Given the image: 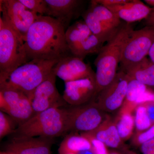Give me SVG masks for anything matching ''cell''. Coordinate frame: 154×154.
I'll list each match as a JSON object with an SVG mask.
<instances>
[{"mask_svg": "<svg viewBox=\"0 0 154 154\" xmlns=\"http://www.w3.org/2000/svg\"><path fill=\"white\" fill-rule=\"evenodd\" d=\"M82 16L92 34L106 42L114 35L119 28L113 29L107 27L96 17L90 8L83 12Z\"/></svg>", "mask_w": 154, "mask_h": 154, "instance_id": "obj_21", "label": "cell"}, {"mask_svg": "<svg viewBox=\"0 0 154 154\" xmlns=\"http://www.w3.org/2000/svg\"><path fill=\"white\" fill-rule=\"evenodd\" d=\"M148 55L149 57L150 60L154 63V42L149 51Z\"/></svg>", "mask_w": 154, "mask_h": 154, "instance_id": "obj_35", "label": "cell"}, {"mask_svg": "<svg viewBox=\"0 0 154 154\" xmlns=\"http://www.w3.org/2000/svg\"><path fill=\"white\" fill-rule=\"evenodd\" d=\"M146 109L147 112L150 119L152 125H154V101L143 103Z\"/></svg>", "mask_w": 154, "mask_h": 154, "instance_id": "obj_33", "label": "cell"}, {"mask_svg": "<svg viewBox=\"0 0 154 154\" xmlns=\"http://www.w3.org/2000/svg\"><path fill=\"white\" fill-rule=\"evenodd\" d=\"M114 121L122 140L124 142L132 137L135 127L134 116L132 113L119 112Z\"/></svg>", "mask_w": 154, "mask_h": 154, "instance_id": "obj_25", "label": "cell"}, {"mask_svg": "<svg viewBox=\"0 0 154 154\" xmlns=\"http://www.w3.org/2000/svg\"><path fill=\"white\" fill-rule=\"evenodd\" d=\"M89 8L101 22L109 28L117 29L122 24L121 19L110 9L96 3L95 0L91 1Z\"/></svg>", "mask_w": 154, "mask_h": 154, "instance_id": "obj_24", "label": "cell"}, {"mask_svg": "<svg viewBox=\"0 0 154 154\" xmlns=\"http://www.w3.org/2000/svg\"><path fill=\"white\" fill-rule=\"evenodd\" d=\"M134 30L132 24L122 23L98 54L94 61L97 95L116 76L125 47Z\"/></svg>", "mask_w": 154, "mask_h": 154, "instance_id": "obj_2", "label": "cell"}, {"mask_svg": "<svg viewBox=\"0 0 154 154\" xmlns=\"http://www.w3.org/2000/svg\"><path fill=\"white\" fill-rule=\"evenodd\" d=\"M88 132L92 136L103 143L107 147L119 149L126 147L122 140L116 128L115 121L107 116L99 126Z\"/></svg>", "mask_w": 154, "mask_h": 154, "instance_id": "obj_17", "label": "cell"}, {"mask_svg": "<svg viewBox=\"0 0 154 154\" xmlns=\"http://www.w3.org/2000/svg\"><path fill=\"white\" fill-rule=\"evenodd\" d=\"M130 79L121 69L110 85L98 94L93 100L102 111L113 112L121 108L125 99Z\"/></svg>", "mask_w": 154, "mask_h": 154, "instance_id": "obj_10", "label": "cell"}, {"mask_svg": "<svg viewBox=\"0 0 154 154\" xmlns=\"http://www.w3.org/2000/svg\"><path fill=\"white\" fill-rule=\"evenodd\" d=\"M59 60L33 59L8 73H0V89L21 91L30 99Z\"/></svg>", "mask_w": 154, "mask_h": 154, "instance_id": "obj_3", "label": "cell"}, {"mask_svg": "<svg viewBox=\"0 0 154 154\" xmlns=\"http://www.w3.org/2000/svg\"><path fill=\"white\" fill-rule=\"evenodd\" d=\"M144 2L147 5L152 7L154 9V0H145Z\"/></svg>", "mask_w": 154, "mask_h": 154, "instance_id": "obj_38", "label": "cell"}, {"mask_svg": "<svg viewBox=\"0 0 154 154\" xmlns=\"http://www.w3.org/2000/svg\"><path fill=\"white\" fill-rule=\"evenodd\" d=\"M65 109L66 132H89L99 126L105 118L102 110L92 101Z\"/></svg>", "mask_w": 154, "mask_h": 154, "instance_id": "obj_7", "label": "cell"}, {"mask_svg": "<svg viewBox=\"0 0 154 154\" xmlns=\"http://www.w3.org/2000/svg\"><path fill=\"white\" fill-rule=\"evenodd\" d=\"M145 20V23L146 26L154 28V9L151 14L149 15L148 17H147Z\"/></svg>", "mask_w": 154, "mask_h": 154, "instance_id": "obj_34", "label": "cell"}, {"mask_svg": "<svg viewBox=\"0 0 154 154\" xmlns=\"http://www.w3.org/2000/svg\"><path fill=\"white\" fill-rule=\"evenodd\" d=\"M16 122L10 116L4 113L2 111L0 112V138L8 135L14 133L16 128H15L14 122Z\"/></svg>", "mask_w": 154, "mask_h": 154, "instance_id": "obj_27", "label": "cell"}, {"mask_svg": "<svg viewBox=\"0 0 154 154\" xmlns=\"http://www.w3.org/2000/svg\"><path fill=\"white\" fill-rule=\"evenodd\" d=\"M0 108L1 111L10 116L19 125L35 114L28 96L14 89H0Z\"/></svg>", "mask_w": 154, "mask_h": 154, "instance_id": "obj_9", "label": "cell"}, {"mask_svg": "<svg viewBox=\"0 0 154 154\" xmlns=\"http://www.w3.org/2000/svg\"><path fill=\"white\" fill-rule=\"evenodd\" d=\"M47 4L46 16L59 21L65 30L72 20L78 17L84 1L80 0H45Z\"/></svg>", "mask_w": 154, "mask_h": 154, "instance_id": "obj_15", "label": "cell"}, {"mask_svg": "<svg viewBox=\"0 0 154 154\" xmlns=\"http://www.w3.org/2000/svg\"><path fill=\"white\" fill-rule=\"evenodd\" d=\"M23 5L38 16H46L47 4L45 0H19Z\"/></svg>", "mask_w": 154, "mask_h": 154, "instance_id": "obj_28", "label": "cell"}, {"mask_svg": "<svg viewBox=\"0 0 154 154\" xmlns=\"http://www.w3.org/2000/svg\"><path fill=\"white\" fill-rule=\"evenodd\" d=\"M106 7L121 20L131 24L145 19L154 9L139 0H132L122 5Z\"/></svg>", "mask_w": 154, "mask_h": 154, "instance_id": "obj_16", "label": "cell"}, {"mask_svg": "<svg viewBox=\"0 0 154 154\" xmlns=\"http://www.w3.org/2000/svg\"><path fill=\"white\" fill-rule=\"evenodd\" d=\"M76 154H95V153H94V150L92 148L90 149L86 150L80 152Z\"/></svg>", "mask_w": 154, "mask_h": 154, "instance_id": "obj_37", "label": "cell"}, {"mask_svg": "<svg viewBox=\"0 0 154 154\" xmlns=\"http://www.w3.org/2000/svg\"><path fill=\"white\" fill-rule=\"evenodd\" d=\"M65 108L52 107L35 113L19 125L14 133L16 135L54 138L66 132Z\"/></svg>", "mask_w": 154, "mask_h": 154, "instance_id": "obj_4", "label": "cell"}, {"mask_svg": "<svg viewBox=\"0 0 154 154\" xmlns=\"http://www.w3.org/2000/svg\"><path fill=\"white\" fill-rule=\"evenodd\" d=\"M65 32L56 19L39 16L29 28L25 42L28 60H60L72 55Z\"/></svg>", "mask_w": 154, "mask_h": 154, "instance_id": "obj_1", "label": "cell"}, {"mask_svg": "<svg viewBox=\"0 0 154 154\" xmlns=\"http://www.w3.org/2000/svg\"></svg>", "mask_w": 154, "mask_h": 154, "instance_id": "obj_41", "label": "cell"}, {"mask_svg": "<svg viewBox=\"0 0 154 154\" xmlns=\"http://www.w3.org/2000/svg\"><path fill=\"white\" fill-rule=\"evenodd\" d=\"M96 75L81 79L65 83L64 100L71 106L85 105L97 96Z\"/></svg>", "mask_w": 154, "mask_h": 154, "instance_id": "obj_12", "label": "cell"}, {"mask_svg": "<svg viewBox=\"0 0 154 154\" xmlns=\"http://www.w3.org/2000/svg\"><path fill=\"white\" fill-rule=\"evenodd\" d=\"M56 76L64 82L85 79L96 75L91 66L72 55L63 58L53 67Z\"/></svg>", "mask_w": 154, "mask_h": 154, "instance_id": "obj_13", "label": "cell"}, {"mask_svg": "<svg viewBox=\"0 0 154 154\" xmlns=\"http://www.w3.org/2000/svg\"><path fill=\"white\" fill-rule=\"evenodd\" d=\"M135 127L136 132L143 131L152 126L146 109L143 104L138 105L135 110Z\"/></svg>", "mask_w": 154, "mask_h": 154, "instance_id": "obj_26", "label": "cell"}, {"mask_svg": "<svg viewBox=\"0 0 154 154\" xmlns=\"http://www.w3.org/2000/svg\"><path fill=\"white\" fill-rule=\"evenodd\" d=\"M1 17L24 42L29 28L39 16L30 11L19 0H1Z\"/></svg>", "mask_w": 154, "mask_h": 154, "instance_id": "obj_8", "label": "cell"}, {"mask_svg": "<svg viewBox=\"0 0 154 154\" xmlns=\"http://www.w3.org/2000/svg\"><path fill=\"white\" fill-rule=\"evenodd\" d=\"M105 42V40L92 34L78 45L71 52L72 55L84 60L89 54H98Z\"/></svg>", "mask_w": 154, "mask_h": 154, "instance_id": "obj_23", "label": "cell"}, {"mask_svg": "<svg viewBox=\"0 0 154 154\" xmlns=\"http://www.w3.org/2000/svg\"><path fill=\"white\" fill-rule=\"evenodd\" d=\"M120 152L123 154H137L133 151L129 149L127 147L121 150Z\"/></svg>", "mask_w": 154, "mask_h": 154, "instance_id": "obj_36", "label": "cell"}, {"mask_svg": "<svg viewBox=\"0 0 154 154\" xmlns=\"http://www.w3.org/2000/svg\"><path fill=\"white\" fill-rule=\"evenodd\" d=\"M98 4L105 7L122 5L129 2L130 0H95Z\"/></svg>", "mask_w": 154, "mask_h": 154, "instance_id": "obj_32", "label": "cell"}, {"mask_svg": "<svg viewBox=\"0 0 154 154\" xmlns=\"http://www.w3.org/2000/svg\"><path fill=\"white\" fill-rule=\"evenodd\" d=\"M91 34L92 33L83 19L70 25L66 30L65 36L70 51Z\"/></svg>", "mask_w": 154, "mask_h": 154, "instance_id": "obj_22", "label": "cell"}, {"mask_svg": "<svg viewBox=\"0 0 154 154\" xmlns=\"http://www.w3.org/2000/svg\"><path fill=\"white\" fill-rule=\"evenodd\" d=\"M140 147L143 154H154V138L143 143Z\"/></svg>", "mask_w": 154, "mask_h": 154, "instance_id": "obj_31", "label": "cell"}, {"mask_svg": "<svg viewBox=\"0 0 154 154\" xmlns=\"http://www.w3.org/2000/svg\"><path fill=\"white\" fill-rule=\"evenodd\" d=\"M108 154H123L121 152L117 151H109Z\"/></svg>", "mask_w": 154, "mask_h": 154, "instance_id": "obj_39", "label": "cell"}, {"mask_svg": "<svg viewBox=\"0 0 154 154\" xmlns=\"http://www.w3.org/2000/svg\"><path fill=\"white\" fill-rule=\"evenodd\" d=\"M0 154H13L9 152H1L0 153Z\"/></svg>", "mask_w": 154, "mask_h": 154, "instance_id": "obj_40", "label": "cell"}, {"mask_svg": "<svg viewBox=\"0 0 154 154\" xmlns=\"http://www.w3.org/2000/svg\"><path fill=\"white\" fill-rule=\"evenodd\" d=\"M154 42V28L146 26L134 30L125 47L121 62V70L126 69L143 60L148 55Z\"/></svg>", "mask_w": 154, "mask_h": 154, "instance_id": "obj_6", "label": "cell"}, {"mask_svg": "<svg viewBox=\"0 0 154 154\" xmlns=\"http://www.w3.org/2000/svg\"><path fill=\"white\" fill-rule=\"evenodd\" d=\"M81 134L85 136L91 141L92 149L95 154H108L109 151L107 149V146L105 144L92 136L88 132H83Z\"/></svg>", "mask_w": 154, "mask_h": 154, "instance_id": "obj_30", "label": "cell"}, {"mask_svg": "<svg viewBox=\"0 0 154 154\" xmlns=\"http://www.w3.org/2000/svg\"><path fill=\"white\" fill-rule=\"evenodd\" d=\"M123 71L130 79L136 80L148 87H154V63L147 57Z\"/></svg>", "mask_w": 154, "mask_h": 154, "instance_id": "obj_18", "label": "cell"}, {"mask_svg": "<svg viewBox=\"0 0 154 154\" xmlns=\"http://www.w3.org/2000/svg\"><path fill=\"white\" fill-rule=\"evenodd\" d=\"M56 77L52 70L49 76L34 91L30 100L35 113L52 107H60L66 103L56 88Z\"/></svg>", "mask_w": 154, "mask_h": 154, "instance_id": "obj_11", "label": "cell"}, {"mask_svg": "<svg viewBox=\"0 0 154 154\" xmlns=\"http://www.w3.org/2000/svg\"><path fill=\"white\" fill-rule=\"evenodd\" d=\"M154 138V125L143 131L136 132L131 138V143L135 147H140L142 145Z\"/></svg>", "mask_w": 154, "mask_h": 154, "instance_id": "obj_29", "label": "cell"}, {"mask_svg": "<svg viewBox=\"0 0 154 154\" xmlns=\"http://www.w3.org/2000/svg\"><path fill=\"white\" fill-rule=\"evenodd\" d=\"M51 138L15 135L5 146L13 154H51Z\"/></svg>", "mask_w": 154, "mask_h": 154, "instance_id": "obj_14", "label": "cell"}, {"mask_svg": "<svg viewBox=\"0 0 154 154\" xmlns=\"http://www.w3.org/2000/svg\"><path fill=\"white\" fill-rule=\"evenodd\" d=\"M28 61L25 42L1 17L0 73L12 71Z\"/></svg>", "mask_w": 154, "mask_h": 154, "instance_id": "obj_5", "label": "cell"}, {"mask_svg": "<svg viewBox=\"0 0 154 154\" xmlns=\"http://www.w3.org/2000/svg\"><path fill=\"white\" fill-rule=\"evenodd\" d=\"M148 88L136 80L130 79L125 99L119 112L132 113L139 105L142 96L149 90Z\"/></svg>", "mask_w": 154, "mask_h": 154, "instance_id": "obj_19", "label": "cell"}, {"mask_svg": "<svg viewBox=\"0 0 154 154\" xmlns=\"http://www.w3.org/2000/svg\"><path fill=\"white\" fill-rule=\"evenodd\" d=\"M92 148L91 141L85 136L76 133L67 135L61 143L58 149L59 154H77Z\"/></svg>", "mask_w": 154, "mask_h": 154, "instance_id": "obj_20", "label": "cell"}]
</instances>
